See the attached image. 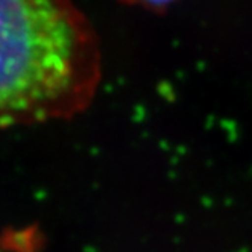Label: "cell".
Wrapping results in <instances>:
<instances>
[{"instance_id": "obj_1", "label": "cell", "mask_w": 252, "mask_h": 252, "mask_svg": "<svg viewBox=\"0 0 252 252\" xmlns=\"http://www.w3.org/2000/svg\"><path fill=\"white\" fill-rule=\"evenodd\" d=\"M100 79L97 32L75 0H0V126L81 114Z\"/></svg>"}, {"instance_id": "obj_2", "label": "cell", "mask_w": 252, "mask_h": 252, "mask_svg": "<svg viewBox=\"0 0 252 252\" xmlns=\"http://www.w3.org/2000/svg\"><path fill=\"white\" fill-rule=\"evenodd\" d=\"M123 2H128V3H132L135 6L151 9L154 12H159V11H164L169 5H172L175 0H123Z\"/></svg>"}]
</instances>
